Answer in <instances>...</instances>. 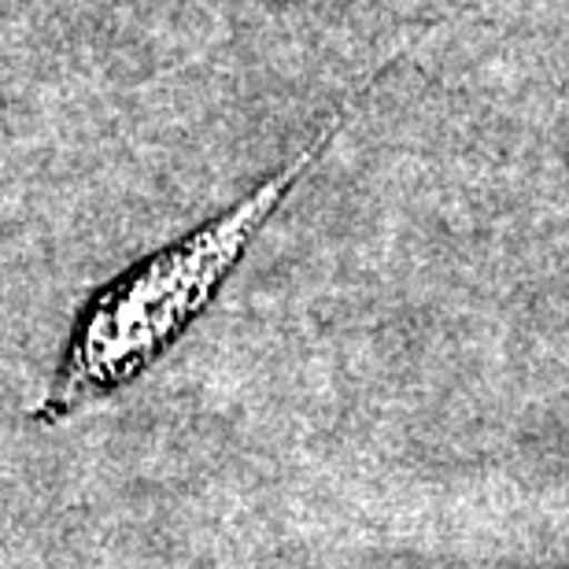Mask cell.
<instances>
[{"label":"cell","mask_w":569,"mask_h":569,"mask_svg":"<svg viewBox=\"0 0 569 569\" xmlns=\"http://www.w3.org/2000/svg\"><path fill=\"white\" fill-rule=\"evenodd\" d=\"M403 52L407 49L385 56V63L362 78L356 93L315 130V138L284 159L274 174L248 189L241 200L192 226L189 233L174 237L170 244L133 259L127 270L100 284L78 311L49 389L30 407V418L63 422V418L86 411V407L108 400V396L144 378L208 315V307L219 300L233 270L244 263L248 248L267 230L284 197L326 156L337 133L359 116L362 100L373 93V86Z\"/></svg>","instance_id":"6da1fadb"}]
</instances>
